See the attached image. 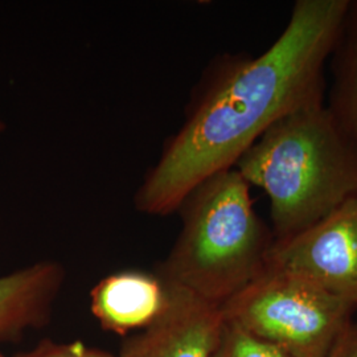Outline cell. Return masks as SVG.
Masks as SVG:
<instances>
[{
  "label": "cell",
  "instance_id": "obj_1",
  "mask_svg": "<svg viewBox=\"0 0 357 357\" xmlns=\"http://www.w3.org/2000/svg\"><path fill=\"white\" fill-rule=\"evenodd\" d=\"M349 6L351 0H296L281 36L262 54L218 60L135 193V208L153 216L178 212L196 185L234 168L282 116L324 98V65Z\"/></svg>",
  "mask_w": 357,
  "mask_h": 357
},
{
  "label": "cell",
  "instance_id": "obj_2",
  "mask_svg": "<svg viewBox=\"0 0 357 357\" xmlns=\"http://www.w3.org/2000/svg\"><path fill=\"white\" fill-rule=\"evenodd\" d=\"M234 168L268 195L275 241L310 229L357 193V147L324 98L282 116Z\"/></svg>",
  "mask_w": 357,
  "mask_h": 357
},
{
  "label": "cell",
  "instance_id": "obj_3",
  "mask_svg": "<svg viewBox=\"0 0 357 357\" xmlns=\"http://www.w3.org/2000/svg\"><path fill=\"white\" fill-rule=\"evenodd\" d=\"M178 212L180 234L156 270L162 280L221 307L266 268L275 238L236 168L205 178Z\"/></svg>",
  "mask_w": 357,
  "mask_h": 357
},
{
  "label": "cell",
  "instance_id": "obj_4",
  "mask_svg": "<svg viewBox=\"0 0 357 357\" xmlns=\"http://www.w3.org/2000/svg\"><path fill=\"white\" fill-rule=\"evenodd\" d=\"M224 319L293 357H327L356 308L302 275L266 268L225 302Z\"/></svg>",
  "mask_w": 357,
  "mask_h": 357
},
{
  "label": "cell",
  "instance_id": "obj_5",
  "mask_svg": "<svg viewBox=\"0 0 357 357\" xmlns=\"http://www.w3.org/2000/svg\"><path fill=\"white\" fill-rule=\"evenodd\" d=\"M266 268L302 275L357 310V193L310 229L274 241Z\"/></svg>",
  "mask_w": 357,
  "mask_h": 357
},
{
  "label": "cell",
  "instance_id": "obj_6",
  "mask_svg": "<svg viewBox=\"0 0 357 357\" xmlns=\"http://www.w3.org/2000/svg\"><path fill=\"white\" fill-rule=\"evenodd\" d=\"M166 283L169 298L163 315L147 330L125 337L118 357L211 356L224 323L221 308Z\"/></svg>",
  "mask_w": 357,
  "mask_h": 357
},
{
  "label": "cell",
  "instance_id": "obj_7",
  "mask_svg": "<svg viewBox=\"0 0 357 357\" xmlns=\"http://www.w3.org/2000/svg\"><path fill=\"white\" fill-rule=\"evenodd\" d=\"M168 298V286L158 273L122 270L97 282L90 291V310L105 331L128 337L158 321Z\"/></svg>",
  "mask_w": 357,
  "mask_h": 357
},
{
  "label": "cell",
  "instance_id": "obj_8",
  "mask_svg": "<svg viewBox=\"0 0 357 357\" xmlns=\"http://www.w3.org/2000/svg\"><path fill=\"white\" fill-rule=\"evenodd\" d=\"M65 268L40 261L0 277V343L19 340L26 332L51 321L64 286Z\"/></svg>",
  "mask_w": 357,
  "mask_h": 357
},
{
  "label": "cell",
  "instance_id": "obj_9",
  "mask_svg": "<svg viewBox=\"0 0 357 357\" xmlns=\"http://www.w3.org/2000/svg\"><path fill=\"white\" fill-rule=\"evenodd\" d=\"M328 109L357 147V0H351L331 56Z\"/></svg>",
  "mask_w": 357,
  "mask_h": 357
},
{
  "label": "cell",
  "instance_id": "obj_10",
  "mask_svg": "<svg viewBox=\"0 0 357 357\" xmlns=\"http://www.w3.org/2000/svg\"><path fill=\"white\" fill-rule=\"evenodd\" d=\"M209 357H293L241 326L224 319L216 344Z\"/></svg>",
  "mask_w": 357,
  "mask_h": 357
},
{
  "label": "cell",
  "instance_id": "obj_11",
  "mask_svg": "<svg viewBox=\"0 0 357 357\" xmlns=\"http://www.w3.org/2000/svg\"><path fill=\"white\" fill-rule=\"evenodd\" d=\"M0 357H4L0 355ZM11 357H118L100 348H93L82 342L57 343L51 339H44L32 349L15 354Z\"/></svg>",
  "mask_w": 357,
  "mask_h": 357
},
{
  "label": "cell",
  "instance_id": "obj_12",
  "mask_svg": "<svg viewBox=\"0 0 357 357\" xmlns=\"http://www.w3.org/2000/svg\"><path fill=\"white\" fill-rule=\"evenodd\" d=\"M327 357H357V321L348 324Z\"/></svg>",
  "mask_w": 357,
  "mask_h": 357
},
{
  "label": "cell",
  "instance_id": "obj_13",
  "mask_svg": "<svg viewBox=\"0 0 357 357\" xmlns=\"http://www.w3.org/2000/svg\"><path fill=\"white\" fill-rule=\"evenodd\" d=\"M4 130H6V123H4V121H3L1 116H0V134H1Z\"/></svg>",
  "mask_w": 357,
  "mask_h": 357
}]
</instances>
